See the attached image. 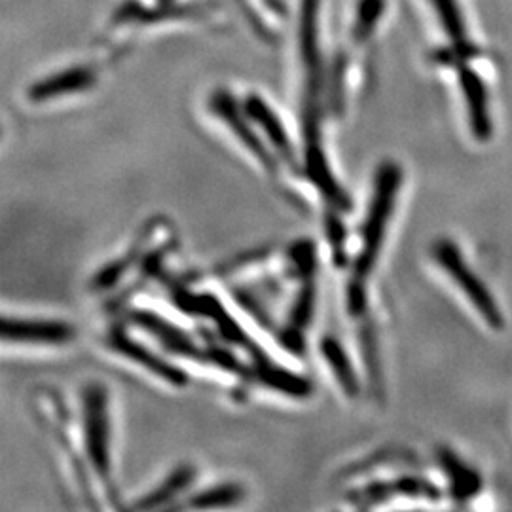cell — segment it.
Returning <instances> with one entry per match:
<instances>
[{
    "label": "cell",
    "instance_id": "8992f818",
    "mask_svg": "<svg viewBox=\"0 0 512 512\" xmlns=\"http://www.w3.org/2000/svg\"><path fill=\"white\" fill-rule=\"evenodd\" d=\"M459 82H461V92L467 103V112H469V124L473 129L476 141L486 143L492 139V116H490V107H488V92L484 82L476 76L475 71L467 67H459Z\"/></svg>",
    "mask_w": 512,
    "mask_h": 512
},
{
    "label": "cell",
    "instance_id": "7c38bea8",
    "mask_svg": "<svg viewBox=\"0 0 512 512\" xmlns=\"http://www.w3.org/2000/svg\"><path fill=\"white\" fill-rule=\"evenodd\" d=\"M321 351H323V357H325L327 365L330 366V370L334 372V376L338 378L340 385L346 389V393L348 395H355L359 385H357L353 366L349 363L342 346L336 340H332V338H325Z\"/></svg>",
    "mask_w": 512,
    "mask_h": 512
},
{
    "label": "cell",
    "instance_id": "277c9868",
    "mask_svg": "<svg viewBox=\"0 0 512 512\" xmlns=\"http://www.w3.org/2000/svg\"><path fill=\"white\" fill-rule=\"evenodd\" d=\"M74 329L65 321L50 319H4L2 340L18 344H65L73 340Z\"/></svg>",
    "mask_w": 512,
    "mask_h": 512
},
{
    "label": "cell",
    "instance_id": "5b68a950",
    "mask_svg": "<svg viewBox=\"0 0 512 512\" xmlns=\"http://www.w3.org/2000/svg\"><path fill=\"white\" fill-rule=\"evenodd\" d=\"M211 107L220 120L234 131V135L255 156L256 160H260L268 171H275L274 158L270 156V152L264 148V143L258 139V135L249 126V122H251L249 116L247 114L241 116V110L236 105L234 97L230 93L219 92L213 97Z\"/></svg>",
    "mask_w": 512,
    "mask_h": 512
},
{
    "label": "cell",
    "instance_id": "52a82bcc",
    "mask_svg": "<svg viewBox=\"0 0 512 512\" xmlns=\"http://www.w3.org/2000/svg\"><path fill=\"white\" fill-rule=\"evenodd\" d=\"M243 112L249 116V120L262 129V133L266 135V139L274 145L277 154L289 162V165L296 164V156H294L293 143L287 135V131L283 128V122L279 120V116L274 110L270 109V105L260 97V95H249L243 103Z\"/></svg>",
    "mask_w": 512,
    "mask_h": 512
},
{
    "label": "cell",
    "instance_id": "9a60e30c",
    "mask_svg": "<svg viewBox=\"0 0 512 512\" xmlns=\"http://www.w3.org/2000/svg\"><path fill=\"white\" fill-rule=\"evenodd\" d=\"M384 0H361L357 6V16L353 23V40L363 42L374 33L376 23L382 18Z\"/></svg>",
    "mask_w": 512,
    "mask_h": 512
},
{
    "label": "cell",
    "instance_id": "8fae6325",
    "mask_svg": "<svg viewBox=\"0 0 512 512\" xmlns=\"http://www.w3.org/2000/svg\"><path fill=\"white\" fill-rule=\"evenodd\" d=\"M137 319L145 329L150 330L152 334H156L171 351H177V353H183V355H192L196 351L194 344L184 336L183 332L175 329L173 325H169L164 319H160L152 313H139Z\"/></svg>",
    "mask_w": 512,
    "mask_h": 512
},
{
    "label": "cell",
    "instance_id": "7a4b0ae2",
    "mask_svg": "<svg viewBox=\"0 0 512 512\" xmlns=\"http://www.w3.org/2000/svg\"><path fill=\"white\" fill-rule=\"evenodd\" d=\"M433 258L442 268V272L452 279L459 293L467 298L478 317L494 330H503L505 315L495 302V296L488 285L478 277L475 270L465 262L463 253L454 241L442 238L433 245Z\"/></svg>",
    "mask_w": 512,
    "mask_h": 512
},
{
    "label": "cell",
    "instance_id": "5bb4252c",
    "mask_svg": "<svg viewBox=\"0 0 512 512\" xmlns=\"http://www.w3.org/2000/svg\"><path fill=\"white\" fill-rule=\"evenodd\" d=\"M260 378L270 385L272 389H277L281 393H287L291 397H308L311 393V385L306 378H300L289 370H281L275 366H266L260 372Z\"/></svg>",
    "mask_w": 512,
    "mask_h": 512
},
{
    "label": "cell",
    "instance_id": "ba28073f",
    "mask_svg": "<svg viewBox=\"0 0 512 512\" xmlns=\"http://www.w3.org/2000/svg\"><path fill=\"white\" fill-rule=\"evenodd\" d=\"M110 348L116 349L118 353H122L124 357H128L133 363H137V365L147 368L150 372H154L158 378H162L167 384L184 385L188 382V378H186V374H184L181 368L169 365L167 361L160 359L156 353H152L143 344L131 340V338L124 336V334L112 336Z\"/></svg>",
    "mask_w": 512,
    "mask_h": 512
},
{
    "label": "cell",
    "instance_id": "e0dca14e",
    "mask_svg": "<svg viewBox=\"0 0 512 512\" xmlns=\"http://www.w3.org/2000/svg\"><path fill=\"white\" fill-rule=\"evenodd\" d=\"M435 6L439 10L440 19L444 23V29L448 31V35L452 40H456L454 44L458 46L459 52H467V44H465V31H463V21L459 18L458 6L454 0H435Z\"/></svg>",
    "mask_w": 512,
    "mask_h": 512
},
{
    "label": "cell",
    "instance_id": "2e32d148",
    "mask_svg": "<svg viewBox=\"0 0 512 512\" xmlns=\"http://www.w3.org/2000/svg\"><path fill=\"white\" fill-rule=\"evenodd\" d=\"M241 488L236 484H224L217 488H209L202 494L196 495L190 501V507L196 509H219V507H232L241 501Z\"/></svg>",
    "mask_w": 512,
    "mask_h": 512
},
{
    "label": "cell",
    "instance_id": "9c48e42d",
    "mask_svg": "<svg viewBox=\"0 0 512 512\" xmlns=\"http://www.w3.org/2000/svg\"><path fill=\"white\" fill-rule=\"evenodd\" d=\"M95 82V71L92 67H73V69H67L63 73L54 74V76H48L44 80L37 82L29 97L33 101H48V99H55V97H65V95H71V93H80L84 90H88L90 86H93Z\"/></svg>",
    "mask_w": 512,
    "mask_h": 512
},
{
    "label": "cell",
    "instance_id": "6da1fadb",
    "mask_svg": "<svg viewBox=\"0 0 512 512\" xmlns=\"http://www.w3.org/2000/svg\"><path fill=\"white\" fill-rule=\"evenodd\" d=\"M403 184V169L395 162L380 165L374 181L372 200L368 205L365 226H363V247L355 262V283H363L372 272L376 258L382 251L389 220Z\"/></svg>",
    "mask_w": 512,
    "mask_h": 512
},
{
    "label": "cell",
    "instance_id": "30bf717a",
    "mask_svg": "<svg viewBox=\"0 0 512 512\" xmlns=\"http://www.w3.org/2000/svg\"><path fill=\"white\" fill-rule=\"evenodd\" d=\"M439 461L450 482L452 495L458 501L473 499L482 490V476L448 448L439 450Z\"/></svg>",
    "mask_w": 512,
    "mask_h": 512
},
{
    "label": "cell",
    "instance_id": "3957f363",
    "mask_svg": "<svg viewBox=\"0 0 512 512\" xmlns=\"http://www.w3.org/2000/svg\"><path fill=\"white\" fill-rule=\"evenodd\" d=\"M84 439L97 475L109 480V408L101 385H90L84 395Z\"/></svg>",
    "mask_w": 512,
    "mask_h": 512
},
{
    "label": "cell",
    "instance_id": "4fadbf2b",
    "mask_svg": "<svg viewBox=\"0 0 512 512\" xmlns=\"http://www.w3.org/2000/svg\"><path fill=\"white\" fill-rule=\"evenodd\" d=\"M194 478V471L190 467H181L177 469L173 475L165 480L160 488H156L152 494H148L137 509L145 511V509H156L160 505H165L169 499H173L175 495L183 494L184 490L190 486Z\"/></svg>",
    "mask_w": 512,
    "mask_h": 512
}]
</instances>
